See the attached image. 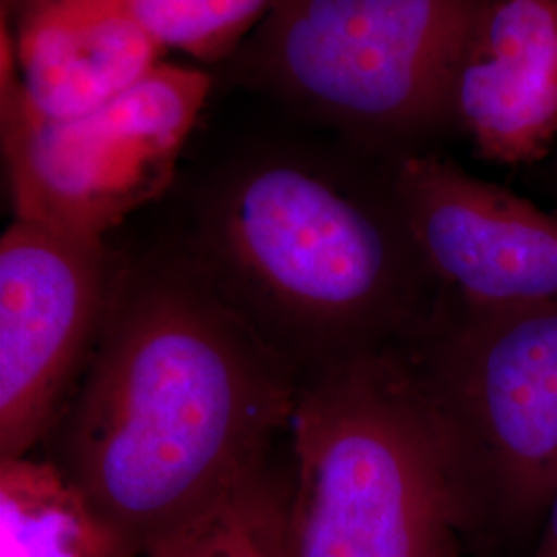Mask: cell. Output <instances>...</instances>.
Segmentation results:
<instances>
[{
	"label": "cell",
	"mask_w": 557,
	"mask_h": 557,
	"mask_svg": "<svg viewBox=\"0 0 557 557\" xmlns=\"http://www.w3.org/2000/svg\"><path fill=\"white\" fill-rule=\"evenodd\" d=\"M0 557H139L66 471L0 460Z\"/></svg>",
	"instance_id": "11"
},
{
	"label": "cell",
	"mask_w": 557,
	"mask_h": 557,
	"mask_svg": "<svg viewBox=\"0 0 557 557\" xmlns=\"http://www.w3.org/2000/svg\"><path fill=\"white\" fill-rule=\"evenodd\" d=\"M298 391L197 260L119 267L57 465L140 557L269 469Z\"/></svg>",
	"instance_id": "1"
},
{
	"label": "cell",
	"mask_w": 557,
	"mask_h": 557,
	"mask_svg": "<svg viewBox=\"0 0 557 557\" xmlns=\"http://www.w3.org/2000/svg\"><path fill=\"white\" fill-rule=\"evenodd\" d=\"M15 23L21 89L41 119L98 110L145 79L163 54L133 0H34Z\"/></svg>",
	"instance_id": "10"
},
{
	"label": "cell",
	"mask_w": 557,
	"mask_h": 557,
	"mask_svg": "<svg viewBox=\"0 0 557 557\" xmlns=\"http://www.w3.org/2000/svg\"><path fill=\"white\" fill-rule=\"evenodd\" d=\"M197 262L301 379L405 345L438 308L395 202L386 213L296 161L252 163L220 184Z\"/></svg>",
	"instance_id": "2"
},
{
	"label": "cell",
	"mask_w": 557,
	"mask_h": 557,
	"mask_svg": "<svg viewBox=\"0 0 557 557\" xmlns=\"http://www.w3.org/2000/svg\"><path fill=\"white\" fill-rule=\"evenodd\" d=\"M487 160L529 163L557 135V0H485L448 94Z\"/></svg>",
	"instance_id": "9"
},
{
	"label": "cell",
	"mask_w": 557,
	"mask_h": 557,
	"mask_svg": "<svg viewBox=\"0 0 557 557\" xmlns=\"http://www.w3.org/2000/svg\"><path fill=\"white\" fill-rule=\"evenodd\" d=\"M273 0H133L135 15L161 50L220 60L271 9Z\"/></svg>",
	"instance_id": "13"
},
{
	"label": "cell",
	"mask_w": 557,
	"mask_h": 557,
	"mask_svg": "<svg viewBox=\"0 0 557 557\" xmlns=\"http://www.w3.org/2000/svg\"><path fill=\"white\" fill-rule=\"evenodd\" d=\"M140 557H289L287 481L267 469Z\"/></svg>",
	"instance_id": "12"
},
{
	"label": "cell",
	"mask_w": 557,
	"mask_h": 557,
	"mask_svg": "<svg viewBox=\"0 0 557 557\" xmlns=\"http://www.w3.org/2000/svg\"><path fill=\"white\" fill-rule=\"evenodd\" d=\"M531 557H557V492L543 518V531Z\"/></svg>",
	"instance_id": "14"
},
{
	"label": "cell",
	"mask_w": 557,
	"mask_h": 557,
	"mask_svg": "<svg viewBox=\"0 0 557 557\" xmlns=\"http://www.w3.org/2000/svg\"><path fill=\"white\" fill-rule=\"evenodd\" d=\"M485 0H273L255 66L324 116L411 128L448 112L450 83Z\"/></svg>",
	"instance_id": "6"
},
{
	"label": "cell",
	"mask_w": 557,
	"mask_h": 557,
	"mask_svg": "<svg viewBox=\"0 0 557 557\" xmlns=\"http://www.w3.org/2000/svg\"><path fill=\"white\" fill-rule=\"evenodd\" d=\"M29 2H34V0H2V15H4V20L7 17L17 20V15Z\"/></svg>",
	"instance_id": "15"
},
{
	"label": "cell",
	"mask_w": 557,
	"mask_h": 557,
	"mask_svg": "<svg viewBox=\"0 0 557 557\" xmlns=\"http://www.w3.org/2000/svg\"><path fill=\"white\" fill-rule=\"evenodd\" d=\"M103 239L15 220L0 239V460L27 457L62 418L112 298Z\"/></svg>",
	"instance_id": "7"
},
{
	"label": "cell",
	"mask_w": 557,
	"mask_h": 557,
	"mask_svg": "<svg viewBox=\"0 0 557 557\" xmlns=\"http://www.w3.org/2000/svg\"><path fill=\"white\" fill-rule=\"evenodd\" d=\"M0 52L2 153L15 218L103 239L170 186L211 87L207 73L160 62L98 110L48 120L25 100L7 25Z\"/></svg>",
	"instance_id": "5"
},
{
	"label": "cell",
	"mask_w": 557,
	"mask_h": 557,
	"mask_svg": "<svg viewBox=\"0 0 557 557\" xmlns=\"http://www.w3.org/2000/svg\"><path fill=\"white\" fill-rule=\"evenodd\" d=\"M450 419L492 529L527 531L557 492V304H438L403 345Z\"/></svg>",
	"instance_id": "4"
},
{
	"label": "cell",
	"mask_w": 557,
	"mask_h": 557,
	"mask_svg": "<svg viewBox=\"0 0 557 557\" xmlns=\"http://www.w3.org/2000/svg\"><path fill=\"white\" fill-rule=\"evenodd\" d=\"M393 202L450 299L473 308L557 304V213L436 156L400 161Z\"/></svg>",
	"instance_id": "8"
},
{
	"label": "cell",
	"mask_w": 557,
	"mask_h": 557,
	"mask_svg": "<svg viewBox=\"0 0 557 557\" xmlns=\"http://www.w3.org/2000/svg\"><path fill=\"white\" fill-rule=\"evenodd\" d=\"M289 557H458L492 529L457 430L403 345L299 382Z\"/></svg>",
	"instance_id": "3"
}]
</instances>
